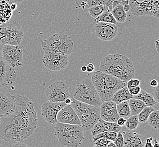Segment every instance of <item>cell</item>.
<instances>
[{
    "mask_svg": "<svg viewBox=\"0 0 159 147\" xmlns=\"http://www.w3.org/2000/svg\"><path fill=\"white\" fill-rule=\"evenodd\" d=\"M12 112L0 119V138L14 144L22 142L34 134L38 124L34 104L24 96L15 95Z\"/></svg>",
    "mask_w": 159,
    "mask_h": 147,
    "instance_id": "cell-1",
    "label": "cell"
},
{
    "mask_svg": "<svg viewBox=\"0 0 159 147\" xmlns=\"http://www.w3.org/2000/svg\"><path fill=\"white\" fill-rule=\"evenodd\" d=\"M99 71L116 77L125 83L135 75L132 61L127 56L117 53L104 57L101 62Z\"/></svg>",
    "mask_w": 159,
    "mask_h": 147,
    "instance_id": "cell-2",
    "label": "cell"
},
{
    "mask_svg": "<svg viewBox=\"0 0 159 147\" xmlns=\"http://www.w3.org/2000/svg\"><path fill=\"white\" fill-rule=\"evenodd\" d=\"M91 80L102 102L111 100L115 92L126 86L119 78L99 70L93 74Z\"/></svg>",
    "mask_w": 159,
    "mask_h": 147,
    "instance_id": "cell-3",
    "label": "cell"
},
{
    "mask_svg": "<svg viewBox=\"0 0 159 147\" xmlns=\"http://www.w3.org/2000/svg\"><path fill=\"white\" fill-rule=\"evenodd\" d=\"M54 135L59 144L68 147H79L85 139L84 130L81 125L58 122L55 124Z\"/></svg>",
    "mask_w": 159,
    "mask_h": 147,
    "instance_id": "cell-4",
    "label": "cell"
},
{
    "mask_svg": "<svg viewBox=\"0 0 159 147\" xmlns=\"http://www.w3.org/2000/svg\"><path fill=\"white\" fill-rule=\"evenodd\" d=\"M79 118L83 130H91L101 118L99 107L88 104L72 98L70 104Z\"/></svg>",
    "mask_w": 159,
    "mask_h": 147,
    "instance_id": "cell-5",
    "label": "cell"
},
{
    "mask_svg": "<svg viewBox=\"0 0 159 147\" xmlns=\"http://www.w3.org/2000/svg\"><path fill=\"white\" fill-rule=\"evenodd\" d=\"M73 40L67 35L55 34L43 40L41 47L44 52H55L70 55L74 50Z\"/></svg>",
    "mask_w": 159,
    "mask_h": 147,
    "instance_id": "cell-6",
    "label": "cell"
},
{
    "mask_svg": "<svg viewBox=\"0 0 159 147\" xmlns=\"http://www.w3.org/2000/svg\"><path fill=\"white\" fill-rule=\"evenodd\" d=\"M73 98L77 101L98 107H100L102 103L92 80L89 79L83 80L77 84Z\"/></svg>",
    "mask_w": 159,
    "mask_h": 147,
    "instance_id": "cell-7",
    "label": "cell"
},
{
    "mask_svg": "<svg viewBox=\"0 0 159 147\" xmlns=\"http://www.w3.org/2000/svg\"><path fill=\"white\" fill-rule=\"evenodd\" d=\"M25 35L21 26L15 20H10L0 25V43L19 45Z\"/></svg>",
    "mask_w": 159,
    "mask_h": 147,
    "instance_id": "cell-8",
    "label": "cell"
},
{
    "mask_svg": "<svg viewBox=\"0 0 159 147\" xmlns=\"http://www.w3.org/2000/svg\"><path fill=\"white\" fill-rule=\"evenodd\" d=\"M130 5L131 13L134 16L159 18V0H130Z\"/></svg>",
    "mask_w": 159,
    "mask_h": 147,
    "instance_id": "cell-9",
    "label": "cell"
},
{
    "mask_svg": "<svg viewBox=\"0 0 159 147\" xmlns=\"http://www.w3.org/2000/svg\"><path fill=\"white\" fill-rule=\"evenodd\" d=\"M45 95L50 102H64L66 98L70 97L68 86L62 81H57L51 84L46 88Z\"/></svg>",
    "mask_w": 159,
    "mask_h": 147,
    "instance_id": "cell-10",
    "label": "cell"
},
{
    "mask_svg": "<svg viewBox=\"0 0 159 147\" xmlns=\"http://www.w3.org/2000/svg\"><path fill=\"white\" fill-rule=\"evenodd\" d=\"M42 61L45 67L49 70L59 71L67 66L68 56L58 53L46 52Z\"/></svg>",
    "mask_w": 159,
    "mask_h": 147,
    "instance_id": "cell-11",
    "label": "cell"
},
{
    "mask_svg": "<svg viewBox=\"0 0 159 147\" xmlns=\"http://www.w3.org/2000/svg\"><path fill=\"white\" fill-rule=\"evenodd\" d=\"M2 59L13 68L21 66L23 64V49L19 45H3Z\"/></svg>",
    "mask_w": 159,
    "mask_h": 147,
    "instance_id": "cell-12",
    "label": "cell"
},
{
    "mask_svg": "<svg viewBox=\"0 0 159 147\" xmlns=\"http://www.w3.org/2000/svg\"><path fill=\"white\" fill-rule=\"evenodd\" d=\"M66 105L64 102L46 101L41 106V115L46 122L55 125L58 122L57 116L59 111Z\"/></svg>",
    "mask_w": 159,
    "mask_h": 147,
    "instance_id": "cell-13",
    "label": "cell"
},
{
    "mask_svg": "<svg viewBox=\"0 0 159 147\" xmlns=\"http://www.w3.org/2000/svg\"><path fill=\"white\" fill-rule=\"evenodd\" d=\"M94 28L96 36L103 41H111L117 35V26L115 24L98 22Z\"/></svg>",
    "mask_w": 159,
    "mask_h": 147,
    "instance_id": "cell-14",
    "label": "cell"
},
{
    "mask_svg": "<svg viewBox=\"0 0 159 147\" xmlns=\"http://www.w3.org/2000/svg\"><path fill=\"white\" fill-rule=\"evenodd\" d=\"M17 73L14 68L2 59H0V87L12 84L16 78Z\"/></svg>",
    "mask_w": 159,
    "mask_h": 147,
    "instance_id": "cell-15",
    "label": "cell"
},
{
    "mask_svg": "<svg viewBox=\"0 0 159 147\" xmlns=\"http://www.w3.org/2000/svg\"><path fill=\"white\" fill-rule=\"evenodd\" d=\"M57 119L58 122L81 125L79 118L70 105H66L59 111Z\"/></svg>",
    "mask_w": 159,
    "mask_h": 147,
    "instance_id": "cell-16",
    "label": "cell"
},
{
    "mask_svg": "<svg viewBox=\"0 0 159 147\" xmlns=\"http://www.w3.org/2000/svg\"><path fill=\"white\" fill-rule=\"evenodd\" d=\"M99 109L101 118L107 122H116L120 116L117 111L116 103L111 100L103 101Z\"/></svg>",
    "mask_w": 159,
    "mask_h": 147,
    "instance_id": "cell-17",
    "label": "cell"
},
{
    "mask_svg": "<svg viewBox=\"0 0 159 147\" xmlns=\"http://www.w3.org/2000/svg\"><path fill=\"white\" fill-rule=\"evenodd\" d=\"M15 107L14 96L4 89H0V116L11 113Z\"/></svg>",
    "mask_w": 159,
    "mask_h": 147,
    "instance_id": "cell-18",
    "label": "cell"
},
{
    "mask_svg": "<svg viewBox=\"0 0 159 147\" xmlns=\"http://www.w3.org/2000/svg\"><path fill=\"white\" fill-rule=\"evenodd\" d=\"M124 147H144L146 138L136 132H123Z\"/></svg>",
    "mask_w": 159,
    "mask_h": 147,
    "instance_id": "cell-19",
    "label": "cell"
},
{
    "mask_svg": "<svg viewBox=\"0 0 159 147\" xmlns=\"http://www.w3.org/2000/svg\"><path fill=\"white\" fill-rule=\"evenodd\" d=\"M121 127L117 125L116 122H111L100 118L91 130L92 136L105 131H120Z\"/></svg>",
    "mask_w": 159,
    "mask_h": 147,
    "instance_id": "cell-20",
    "label": "cell"
},
{
    "mask_svg": "<svg viewBox=\"0 0 159 147\" xmlns=\"http://www.w3.org/2000/svg\"><path fill=\"white\" fill-rule=\"evenodd\" d=\"M133 97V96L130 93L128 88L125 86L115 92L111 100L113 101L116 104H118L123 101H128Z\"/></svg>",
    "mask_w": 159,
    "mask_h": 147,
    "instance_id": "cell-21",
    "label": "cell"
},
{
    "mask_svg": "<svg viewBox=\"0 0 159 147\" xmlns=\"http://www.w3.org/2000/svg\"><path fill=\"white\" fill-rule=\"evenodd\" d=\"M12 15V10L10 5L5 1H0V23H3L10 20Z\"/></svg>",
    "mask_w": 159,
    "mask_h": 147,
    "instance_id": "cell-22",
    "label": "cell"
},
{
    "mask_svg": "<svg viewBox=\"0 0 159 147\" xmlns=\"http://www.w3.org/2000/svg\"><path fill=\"white\" fill-rule=\"evenodd\" d=\"M133 98L141 100L148 107H153L157 104V101L152 95L142 89L138 95L134 96Z\"/></svg>",
    "mask_w": 159,
    "mask_h": 147,
    "instance_id": "cell-23",
    "label": "cell"
},
{
    "mask_svg": "<svg viewBox=\"0 0 159 147\" xmlns=\"http://www.w3.org/2000/svg\"><path fill=\"white\" fill-rule=\"evenodd\" d=\"M117 22L123 23L125 21L127 18L126 12L124 9V7L121 4L119 3L114 6L111 11Z\"/></svg>",
    "mask_w": 159,
    "mask_h": 147,
    "instance_id": "cell-24",
    "label": "cell"
},
{
    "mask_svg": "<svg viewBox=\"0 0 159 147\" xmlns=\"http://www.w3.org/2000/svg\"><path fill=\"white\" fill-rule=\"evenodd\" d=\"M128 101L129 107L131 111V116L138 115L144 107H146L143 102L139 99L132 98L129 100Z\"/></svg>",
    "mask_w": 159,
    "mask_h": 147,
    "instance_id": "cell-25",
    "label": "cell"
},
{
    "mask_svg": "<svg viewBox=\"0 0 159 147\" xmlns=\"http://www.w3.org/2000/svg\"><path fill=\"white\" fill-rule=\"evenodd\" d=\"M95 21L97 23L98 22H104L108 23H112L116 25L117 22L116 19L114 18L110 10L107 7L104 12H102L101 15L95 18Z\"/></svg>",
    "mask_w": 159,
    "mask_h": 147,
    "instance_id": "cell-26",
    "label": "cell"
},
{
    "mask_svg": "<svg viewBox=\"0 0 159 147\" xmlns=\"http://www.w3.org/2000/svg\"><path fill=\"white\" fill-rule=\"evenodd\" d=\"M117 113L120 117L128 118L131 116V111L129 105V101H123L118 104H116Z\"/></svg>",
    "mask_w": 159,
    "mask_h": 147,
    "instance_id": "cell-27",
    "label": "cell"
},
{
    "mask_svg": "<svg viewBox=\"0 0 159 147\" xmlns=\"http://www.w3.org/2000/svg\"><path fill=\"white\" fill-rule=\"evenodd\" d=\"M107 7H108L104 5H98L90 6L88 9L87 12H89L90 16L93 18L95 19L99 15H101L102 12H104Z\"/></svg>",
    "mask_w": 159,
    "mask_h": 147,
    "instance_id": "cell-28",
    "label": "cell"
},
{
    "mask_svg": "<svg viewBox=\"0 0 159 147\" xmlns=\"http://www.w3.org/2000/svg\"><path fill=\"white\" fill-rule=\"evenodd\" d=\"M150 126L156 130L159 129V110H154L148 118L147 121Z\"/></svg>",
    "mask_w": 159,
    "mask_h": 147,
    "instance_id": "cell-29",
    "label": "cell"
},
{
    "mask_svg": "<svg viewBox=\"0 0 159 147\" xmlns=\"http://www.w3.org/2000/svg\"><path fill=\"white\" fill-rule=\"evenodd\" d=\"M139 123L137 115L130 116L126 119L125 126L129 130H135L137 129Z\"/></svg>",
    "mask_w": 159,
    "mask_h": 147,
    "instance_id": "cell-30",
    "label": "cell"
},
{
    "mask_svg": "<svg viewBox=\"0 0 159 147\" xmlns=\"http://www.w3.org/2000/svg\"><path fill=\"white\" fill-rule=\"evenodd\" d=\"M155 109L152 107L146 106V107H144L141 112L137 115L139 122L142 123L146 122L150 114Z\"/></svg>",
    "mask_w": 159,
    "mask_h": 147,
    "instance_id": "cell-31",
    "label": "cell"
},
{
    "mask_svg": "<svg viewBox=\"0 0 159 147\" xmlns=\"http://www.w3.org/2000/svg\"><path fill=\"white\" fill-rule=\"evenodd\" d=\"M117 132L114 131H105L99 133L93 136V141L99 138H106L110 141H114L116 138Z\"/></svg>",
    "mask_w": 159,
    "mask_h": 147,
    "instance_id": "cell-32",
    "label": "cell"
},
{
    "mask_svg": "<svg viewBox=\"0 0 159 147\" xmlns=\"http://www.w3.org/2000/svg\"><path fill=\"white\" fill-rule=\"evenodd\" d=\"M110 141V140H108L106 138H99V139H98L95 141H93V142L94 147H107V145Z\"/></svg>",
    "mask_w": 159,
    "mask_h": 147,
    "instance_id": "cell-33",
    "label": "cell"
},
{
    "mask_svg": "<svg viewBox=\"0 0 159 147\" xmlns=\"http://www.w3.org/2000/svg\"><path fill=\"white\" fill-rule=\"evenodd\" d=\"M113 143L115 144L116 147H124V137H123L122 132L120 131L117 132L116 138L113 141Z\"/></svg>",
    "mask_w": 159,
    "mask_h": 147,
    "instance_id": "cell-34",
    "label": "cell"
},
{
    "mask_svg": "<svg viewBox=\"0 0 159 147\" xmlns=\"http://www.w3.org/2000/svg\"><path fill=\"white\" fill-rule=\"evenodd\" d=\"M141 83V80L138 79H134V78H132L126 83V87L128 88H130L132 87H134L137 86H139Z\"/></svg>",
    "mask_w": 159,
    "mask_h": 147,
    "instance_id": "cell-35",
    "label": "cell"
},
{
    "mask_svg": "<svg viewBox=\"0 0 159 147\" xmlns=\"http://www.w3.org/2000/svg\"><path fill=\"white\" fill-rule=\"evenodd\" d=\"M121 0H106L107 5L106 6L108 7L110 11L112 10V8L117 4L120 3Z\"/></svg>",
    "mask_w": 159,
    "mask_h": 147,
    "instance_id": "cell-36",
    "label": "cell"
},
{
    "mask_svg": "<svg viewBox=\"0 0 159 147\" xmlns=\"http://www.w3.org/2000/svg\"><path fill=\"white\" fill-rule=\"evenodd\" d=\"M120 3L124 7V9L126 12H128L130 10V0H121Z\"/></svg>",
    "mask_w": 159,
    "mask_h": 147,
    "instance_id": "cell-37",
    "label": "cell"
},
{
    "mask_svg": "<svg viewBox=\"0 0 159 147\" xmlns=\"http://www.w3.org/2000/svg\"><path fill=\"white\" fill-rule=\"evenodd\" d=\"M129 91L131 95L134 96H136L138 95V93L140 92L141 90V88L139 86L134 87H132L130 88H129Z\"/></svg>",
    "mask_w": 159,
    "mask_h": 147,
    "instance_id": "cell-38",
    "label": "cell"
},
{
    "mask_svg": "<svg viewBox=\"0 0 159 147\" xmlns=\"http://www.w3.org/2000/svg\"><path fill=\"white\" fill-rule=\"evenodd\" d=\"M154 91H153V95H154V98L156 100L157 102H159V84L154 87Z\"/></svg>",
    "mask_w": 159,
    "mask_h": 147,
    "instance_id": "cell-39",
    "label": "cell"
},
{
    "mask_svg": "<svg viewBox=\"0 0 159 147\" xmlns=\"http://www.w3.org/2000/svg\"><path fill=\"white\" fill-rule=\"evenodd\" d=\"M126 119L123 118V117H119L118 118V120H117L116 123L118 125L120 126H125V123Z\"/></svg>",
    "mask_w": 159,
    "mask_h": 147,
    "instance_id": "cell-40",
    "label": "cell"
},
{
    "mask_svg": "<svg viewBox=\"0 0 159 147\" xmlns=\"http://www.w3.org/2000/svg\"><path fill=\"white\" fill-rule=\"evenodd\" d=\"M2 1V0H0V1ZM4 1H5L6 2H7L10 5H11L12 3H16L18 5H20L23 1V0H4Z\"/></svg>",
    "mask_w": 159,
    "mask_h": 147,
    "instance_id": "cell-41",
    "label": "cell"
},
{
    "mask_svg": "<svg viewBox=\"0 0 159 147\" xmlns=\"http://www.w3.org/2000/svg\"><path fill=\"white\" fill-rule=\"evenodd\" d=\"M94 69H95L94 65L92 63L89 64L86 66V71L89 73H92L93 71L94 70Z\"/></svg>",
    "mask_w": 159,
    "mask_h": 147,
    "instance_id": "cell-42",
    "label": "cell"
},
{
    "mask_svg": "<svg viewBox=\"0 0 159 147\" xmlns=\"http://www.w3.org/2000/svg\"><path fill=\"white\" fill-rule=\"evenodd\" d=\"M152 140H153V138L152 137L146 139V143H145V145H144V147H153V144H152Z\"/></svg>",
    "mask_w": 159,
    "mask_h": 147,
    "instance_id": "cell-43",
    "label": "cell"
},
{
    "mask_svg": "<svg viewBox=\"0 0 159 147\" xmlns=\"http://www.w3.org/2000/svg\"><path fill=\"white\" fill-rule=\"evenodd\" d=\"M158 85V82L156 79H152L151 80L150 82V86L153 87H155L156 86Z\"/></svg>",
    "mask_w": 159,
    "mask_h": 147,
    "instance_id": "cell-44",
    "label": "cell"
},
{
    "mask_svg": "<svg viewBox=\"0 0 159 147\" xmlns=\"http://www.w3.org/2000/svg\"><path fill=\"white\" fill-rule=\"evenodd\" d=\"M12 147H19V146H28L26 144H22L21 142H16L12 144Z\"/></svg>",
    "mask_w": 159,
    "mask_h": 147,
    "instance_id": "cell-45",
    "label": "cell"
},
{
    "mask_svg": "<svg viewBox=\"0 0 159 147\" xmlns=\"http://www.w3.org/2000/svg\"><path fill=\"white\" fill-rule=\"evenodd\" d=\"M155 48H156V51L157 52L159 53V40H156L155 41Z\"/></svg>",
    "mask_w": 159,
    "mask_h": 147,
    "instance_id": "cell-46",
    "label": "cell"
},
{
    "mask_svg": "<svg viewBox=\"0 0 159 147\" xmlns=\"http://www.w3.org/2000/svg\"><path fill=\"white\" fill-rule=\"evenodd\" d=\"M10 7H11V9L12 10V11H14L17 9L18 5L16 3H12L10 5Z\"/></svg>",
    "mask_w": 159,
    "mask_h": 147,
    "instance_id": "cell-47",
    "label": "cell"
},
{
    "mask_svg": "<svg viewBox=\"0 0 159 147\" xmlns=\"http://www.w3.org/2000/svg\"><path fill=\"white\" fill-rule=\"evenodd\" d=\"M65 104L66 105H70L71 102H72V98L70 97V98H66L64 101Z\"/></svg>",
    "mask_w": 159,
    "mask_h": 147,
    "instance_id": "cell-48",
    "label": "cell"
},
{
    "mask_svg": "<svg viewBox=\"0 0 159 147\" xmlns=\"http://www.w3.org/2000/svg\"><path fill=\"white\" fill-rule=\"evenodd\" d=\"M2 48H3V45L0 43V59H2Z\"/></svg>",
    "mask_w": 159,
    "mask_h": 147,
    "instance_id": "cell-49",
    "label": "cell"
},
{
    "mask_svg": "<svg viewBox=\"0 0 159 147\" xmlns=\"http://www.w3.org/2000/svg\"><path fill=\"white\" fill-rule=\"evenodd\" d=\"M107 147H116V145H115V144H114L113 141H111L107 145Z\"/></svg>",
    "mask_w": 159,
    "mask_h": 147,
    "instance_id": "cell-50",
    "label": "cell"
},
{
    "mask_svg": "<svg viewBox=\"0 0 159 147\" xmlns=\"http://www.w3.org/2000/svg\"><path fill=\"white\" fill-rule=\"evenodd\" d=\"M159 143L158 141H157V140H156V139H155V144H153V147H159Z\"/></svg>",
    "mask_w": 159,
    "mask_h": 147,
    "instance_id": "cell-51",
    "label": "cell"
},
{
    "mask_svg": "<svg viewBox=\"0 0 159 147\" xmlns=\"http://www.w3.org/2000/svg\"><path fill=\"white\" fill-rule=\"evenodd\" d=\"M81 70L83 72H86V66L85 65H83L81 68Z\"/></svg>",
    "mask_w": 159,
    "mask_h": 147,
    "instance_id": "cell-52",
    "label": "cell"
},
{
    "mask_svg": "<svg viewBox=\"0 0 159 147\" xmlns=\"http://www.w3.org/2000/svg\"><path fill=\"white\" fill-rule=\"evenodd\" d=\"M2 145H1V144H0V147H2Z\"/></svg>",
    "mask_w": 159,
    "mask_h": 147,
    "instance_id": "cell-53",
    "label": "cell"
},
{
    "mask_svg": "<svg viewBox=\"0 0 159 147\" xmlns=\"http://www.w3.org/2000/svg\"><path fill=\"white\" fill-rule=\"evenodd\" d=\"M1 116H0V119H1Z\"/></svg>",
    "mask_w": 159,
    "mask_h": 147,
    "instance_id": "cell-54",
    "label": "cell"
},
{
    "mask_svg": "<svg viewBox=\"0 0 159 147\" xmlns=\"http://www.w3.org/2000/svg\"><path fill=\"white\" fill-rule=\"evenodd\" d=\"M0 25H1V23H0Z\"/></svg>",
    "mask_w": 159,
    "mask_h": 147,
    "instance_id": "cell-55",
    "label": "cell"
}]
</instances>
